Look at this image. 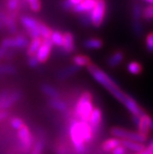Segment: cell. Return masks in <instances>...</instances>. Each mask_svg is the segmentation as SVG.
<instances>
[{"instance_id": "1", "label": "cell", "mask_w": 153, "mask_h": 154, "mask_svg": "<svg viewBox=\"0 0 153 154\" xmlns=\"http://www.w3.org/2000/svg\"><path fill=\"white\" fill-rule=\"evenodd\" d=\"M87 69H88L89 73L91 75V77L97 82L101 84V85L104 89H106L109 92H111V94H112L116 100H118L120 103H122L123 99L124 98L127 93H124L119 88L118 84L112 78L93 63H90V65H88Z\"/></svg>"}, {"instance_id": "2", "label": "cell", "mask_w": 153, "mask_h": 154, "mask_svg": "<svg viewBox=\"0 0 153 154\" xmlns=\"http://www.w3.org/2000/svg\"><path fill=\"white\" fill-rule=\"evenodd\" d=\"M93 103H92V94L90 91L82 92L78 99L74 110L72 112L73 118L88 122V119L93 110Z\"/></svg>"}, {"instance_id": "3", "label": "cell", "mask_w": 153, "mask_h": 154, "mask_svg": "<svg viewBox=\"0 0 153 154\" xmlns=\"http://www.w3.org/2000/svg\"><path fill=\"white\" fill-rule=\"evenodd\" d=\"M69 136H70V140L74 148V151L78 154H85L87 151V147L80 131L79 120L75 118H71L69 120Z\"/></svg>"}, {"instance_id": "4", "label": "cell", "mask_w": 153, "mask_h": 154, "mask_svg": "<svg viewBox=\"0 0 153 154\" xmlns=\"http://www.w3.org/2000/svg\"><path fill=\"white\" fill-rule=\"evenodd\" d=\"M110 132L114 137L119 138L120 140H130L139 143H144L147 140V136L137 131H130L119 127L112 128Z\"/></svg>"}, {"instance_id": "5", "label": "cell", "mask_w": 153, "mask_h": 154, "mask_svg": "<svg viewBox=\"0 0 153 154\" xmlns=\"http://www.w3.org/2000/svg\"><path fill=\"white\" fill-rule=\"evenodd\" d=\"M18 139L21 151L24 154L30 153L33 145V138L30 128L26 125H22L18 130Z\"/></svg>"}, {"instance_id": "6", "label": "cell", "mask_w": 153, "mask_h": 154, "mask_svg": "<svg viewBox=\"0 0 153 154\" xmlns=\"http://www.w3.org/2000/svg\"><path fill=\"white\" fill-rule=\"evenodd\" d=\"M106 13V3L105 0H96V4L92 10L90 12V23L92 26L98 28L100 27L104 20Z\"/></svg>"}, {"instance_id": "7", "label": "cell", "mask_w": 153, "mask_h": 154, "mask_svg": "<svg viewBox=\"0 0 153 154\" xmlns=\"http://www.w3.org/2000/svg\"><path fill=\"white\" fill-rule=\"evenodd\" d=\"M21 25L24 27V29L27 32V34L29 35L32 39L34 38H39L40 32H39V22L37 20L34 18L28 16V15H21L19 18Z\"/></svg>"}, {"instance_id": "8", "label": "cell", "mask_w": 153, "mask_h": 154, "mask_svg": "<svg viewBox=\"0 0 153 154\" xmlns=\"http://www.w3.org/2000/svg\"><path fill=\"white\" fill-rule=\"evenodd\" d=\"M22 93L20 91H4L0 92V110H5L11 107L20 100Z\"/></svg>"}, {"instance_id": "9", "label": "cell", "mask_w": 153, "mask_h": 154, "mask_svg": "<svg viewBox=\"0 0 153 154\" xmlns=\"http://www.w3.org/2000/svg\"><path fill=\"white\" fill-rule=\"evenodd\" d=\"M102 122H103L102 110L99 107H94L88 119V124L94 136L95 134H97L100 131L101 127H102Z\"/></svg>"}, {"instance_id": "10", "label": "cell", "mask_w": 153, "mask_h": 154, "mask_svg": "<svg viewBox=\"0 0 153 154\" xmlns=\"http://www.w3.org/2000/svg\"><path fill=\"white\" fill-rule=\"evenodd\" d=\"M52 47H53V44H52L50 38L43 39V42H41V44L35 54L39 63H44L48 59L49 55L51 54Z\"/></svg>"}, {"instance_id": "11", "label": "cell", "mask_w": 153, "mask_h": 154, "mask_svg": "<svg viewBox=\"0 0 153 154\" xmlns=\"http://www.w3.org/2000/svg\"><path fill=\"white\" fill-rule=\"evenodd\" d=\"M122 103L126 106V108L130 112V114L132 116H141L145 114V111L137 104L136 100L128 94H126L124 98L122 101Z\"/></svg>"}, {"instance_id": "12", "label": "cell", "mask_w": 153, "mask_h": 154, "mask_svg": "<svg viewBox=\"0 0 153 154\" xmlns=\"http://www.w3.org/2000/svg\"><path fill=\"white\" fill-rule=\"evenodd\" d=\"M96 4V0H83V1L73 7L72 11L76 14H83L90 12Z\"/></svg>"}, {"instance_id": "13", "label": "cell", "mask_w": 153, "mask_h": 154, "mask_svg": "<svg viewBox=\"0 0 153 154\" xmlns=\"http://www.w3.org/2000/svg\"><path fill=\"white\" fill-rule=\"evenodd\" d=\"M79 70V67H78L77 66L75 65H69L62 69H60V70L57 72V79L59 80H64V79H66L68 78L72 77L73 75H75L77 72H78Z\"/></svg>"}, {"instance_id": "14", "label": "cell", "mask_w": 153, "mask_h": 154, "mask_svg": "<svg viewBox=\"0 0 153 154\" xmlns=\"http://www.w3.org/2000/svg\"><path fill=\"white\" fill-rule=\"evenodd\" d=\"M62 48L65 53L70 54L75 50V43H74V35L66 32L64 33V41H63V45Z\"/></svg>"}, {"instance_id": "15", "label": "cell", "mask_w": 153, "mask_h": 154, "mask_svg": "<svg viewBox=\"0 0 153 154\" xmlns=\"http://www.w3.org/2000/svg\"><path fill=\"white\" fill-rule=\"evenodd\" d=\"M44 144H45V138L44 136V132L40 131L37 136V140L33 143L30 154H41L44 149Z\"/></svg>"}, {"instance_id": "16", "label": "cell", "mask_w": 153, "mask_h": 154, "mask_svg": "<svg viewBox=\"0 0 153 154\" xmlns=\"http://www.w3.org/2000/svg\"><path fill=\"white\" fill-rule=\"evenodd\" d=\"M41 91L44 95H46L49 99H57V98H59V96H60L59 91L54 87H53L52 85L47 84V83L41 84Z\"/></svg>"}, {"instance_id": "17", "label": "cell", "mask_w": 153, "mask_h": 154, "mask_svg": "<svg viewBox=\"0 0 153 154\" xmlns=\"http://www.w3.org/2000/svg\"><path fill=\"white\" fill-rule=\"evenodd\" d=\"M41 42H43V39H41V37L39 38H34V39H32L31 43L29 44V45H28L27 49H26V54L28 57H33V55L36 54Z\"/></svg>"}, {"instance_id": "18", "label": "cell", "mask_w": 153, "mask_h": 154, "mask_svg": "<svg viewBox=\"0 0 153 154\" xmlns=\"http://www.w3.org/2000/svg\"><path fill=\"white\" fill-rule=\"evenodd\" d=\"M148 115L145 113L143 116L139 117V120H138L137 124L136 125L137 128V132H139L145 136H148L149 132V128L148 125Z\"/></svg>"}, {"instance_id": "19", "label": "cell", "mask_w": 153, "mask_h": 154, "mask_svg": "<svg viewBox=\"0 0 153 154\" xmlns=\"http://www.w3.org/2000/svg\"><path fill=\"white\" fill-rule=\"evenodd\" d=\"M122 146H124L127 149L132 150L134 152H139L142 151L143 149H146L145 145L143 143L139 142H135V141H130V140H121Z\"/></svg>"}, {"instance_id": "20", "label": "cell", "mask_w": 153, "mask_h": 154, "mask_svg": "<svg viewBox=\"0 0 153 154\" xmlns=\"http://www.w3.org/2000/svg\"><path fill=\"white\" fill-rule=\"evenodd\" d=\"M48 104L51 108L59 111V112H66L67 111V103L61 100L60 98H57V99H49Z\"/></svg>"}, {"instance_id": "21", "label": "cell", "mask_w": 153, "mask_h": 154, "mask_svg": "<svg viewBox=\"0 0 153 154\" xmlns=\"http://www.w3.org/2000/svg\"><path fill=\"white\" fill-rule=\"evenodd\" d=\"M120 145H121V140L119 138L111 137V138L106 139V140L103 143L102 149H103V151L109 152V151H112L114 149H115L116 147H118Z\"/></svg>"}, {"instance_id": "22", "label": "cell", "mask_w": 153, "mask_h": 154, "mask_svg": "<svg viewBox=\"0 0 153 154\" xmlns=\"http://www.w3.org/2000/svg\"><path fill=\"white\" fill-rule=\"evenodd\" d=\"M124 59V53L122 51H116L111 54L107 60V64L110 67H116Z\"/></svg>"}, {"instance_id": "23", "label": "cell", "mask_w": 153, "mask_h": 154, "mask_svg": "<svg viewBox=\"0 0 153 154\" xmlns=\"http://www.w3.org/2000/svg\"><path fill=\"white\" fill-rule=\"evenodd\" d=\"M72 62H73V65L77 66L78 67H82V66H88V65H90L91 62H90V59L88 55H85V54H76L72 58Z\"/></svg>"}, {"instance_id": "24", "label": "cell", "mask_w": 153, "mask_h": 154, "mask_svg": "<svg viewBox=\"0 0 153 154\" xmlns=\"http://www.w3.org/2000/svg\"><path fill=\"white\" fill-rule=\"evenodd\" d=\"M103 45V41L99 38H89L83 42V46L87 49H100Z\"/></svg>"}, {"instance_id": "25", "label": "cell", "mask_w": 153, "mask_h": 154, "mask_svg": "<svg viewBox=\"0 0 153 154\" xmlns=\"http://www.w3.org/2000/svg\"><path fill=\"white\" fill-rule=\"evenodd\" d=\"M50 40L52 42L53 45H55L57 47H62L63 41H64V33H62L59 31H52Z\"/></svg>"}, {"instance_id": "26", "label": "cell", "mask_w": 153, "mask_h": 154, "mask_svg": "<svg viewBox=\"0 0 153 154\" xmlns=\"http://www.w3.org/2000/svg\"><path fill=\"white\" fill-rule=\"evenodd\" d=\"M15 38V48L16 49H23L27 48L29 45V39L23 34H18L14 36Z\"/></svg>"}, {"instance_id": "27", "label": "cell", "mask_w": 153, "mask_h": 154, "mask_svg": "<svg viewBox=\"0 0 153 154\" xmlns=\"http://www.w3.org/2000/svg\"><path fill=\"white\" fill-rule=\"evenodd\" d=\"M127 70L132 75H138L142 71V66L140 63L132 61L127 64Z\"/></svg>"}, {"instance_id": "28", "label": "cell", "mask_w": 153, "mask_h": 154, "mask_svg": "<svg viewBox=\"0 0 153 154\" xmlns=\"http://www.w3.org/2000/svg\"><path fill=\"white\" fill-rule=\"evenodd\" d=\"M39 32L41 39H49L52 33V30L44 23L39 22Z\"/></svg>"}, {"instance_id": "29", "label": "cell", "mask_w": 153, "mask_h": 154, "mask_svg": "<svg viewBox=\"0 0 153 154\" xmlns=\"http://www.w3.org/2000/svg\"><path fill=\"white\" fill-rule=\"evenodd\" d=\"M142 8L138 4H135L131 10V16H132V21H138L140 20V18L142 16Z\"/></svg>"}, {"instance_id": "30", "label": "cell", "mask_w": 153, "mask_h": 154, "mask_svg": "<svg viewBox=\"0 0 153 154\" xmlns=\"http://www.w3.org/2000/svg\"><path fill=\"white\" fill-rule=\"evenodd\" d=\"M17 72L16 66L12 65H0V76L1 75H10Z\"/></svg>"}, {"instance_id": "31", "label": "cell", "mask_w": 153, "mask_h": 154, "mask_svg": "<svg viewBox=\"0 0 153 154\" xmlns=\"http://www.w3.org/2000/svg\"><path fill=\"white\" fill-rule=\"evenodd\" d=\"M28 3V7H29L32 11L38 12L41 8V4L40 0H26Z\"/></svg>"}, {"instance_id": "32", "label": "cell", "mask_w": 153, "mask_h": 154, "mask_svg": "<svg viewBox=\"0 0 153 154\" xmlns=\"http://www.w3.org/2000/svg\"><path fill=\"white\" fill-rule=\"evenodd\" d=\"M25 124H24L23 120L21 118H20V117H13L10 120V125H11V128H14V129L19 130Z\"/></svg>"}, {"instance_id": "33", "label": "cell", "mask_w": 153, "mask_h": 154, "mask_svg": "<svg viewBox=\"0 0 153 154\" xmlns=\"http://www.w3.org/2000/svg\"><path fill=\"white\" fill-rule=\"evenodd\" d=\"M132 29L136 35H141L143 32V26L141 21H132Z\"/></svg>"}, {"instance_id": "34", "label": "cell", "mask_w": 153, "mask_h": 154, "mask_svg": "<svg viewBox=\"0 0 153 154\" xmlns=\"http://www.w3.org/2000/svg\"><path fill=\"white\" fill-rule=\"evenodd\" d=\"M55 154H71V153H70V151H69V149L65 142H60L57 146Z\"/></svg>"}, {"instance_id": "35", "label": "cell", "mask_w": 153, "mask_h": 154, "mask_svg": "<svg viewBox=\"0 0 153 154\" xmlns=\"http://www.w3.org/2000/svg\"><path fill=\"white\" fill-rule=\"evenodd\" d=\"M146 48L149 53H153V32H149L146 37Z\"/></svg>"}, {"instance_id": "36", "label": "cell", "mask_w": 153, "mask_h": 154, "mask_svg": "<svg viewBox=\"0 0 153 154\" xmlns=\"http://www.w3.org/2000/svg\"><path fill=\"white\" fill-rule=\"evenodd\" d=\"M79 20H80V22H81V24L83 26H86V27L90 26L91 24L90 23V12L80 14Z\"/></svg>"}, {"instance_id": "37", "label": "cell", "mask_w": 153, "mask_h": 154, "mask_svg": "<svg viewBox=\"0 0 153 154\" xmlns=\"http://www.w3.org/2000/svg\"><path fill=\"white\" fill-rule=\"evenodd\" d=\"M142 16H143L144 19H146V20L153 19V5H152V6H148V7H147V8H145L143 9Z\"/></svg>"}, {"instance_id": "38", "label": "cell", "mask_w": 153, "mask_h": 154, "mask_svg": "<svg viewBox=\"0 0 153 154\" xmlns=\"http://www.w3.org/2000/svg\"><path fill=\"white\" fill-rule=\"evenodd\" d=\"M27 63H28V66H29L30 67H32V68L38 66V65L40 64L39 61H38V59H37V57H36V55H33V57H28Z\"/></svg>"}, {"instance_id": "39", "label": "cell", "mask_w": 153, "mask_h": 154, "mask_svg": "<svg viewBox=\"0 0 153 154\" xmlns=\"http://www.w3.org/2000/svg\"><path fill=\"white\" fill-rule=\"evenodd\" d=\"M113 154H127V149L124 146H122V144L118 147H116L115 149H114L112 150Z\"/></svg>"}, {"instance_id": "40", "label": "cell", "mask_w": 153, "mask_h": 154, "mask_svg": "<svg viewBox=\"0 0 153 154\" xmlns=\"http://www.w3.org/2000/svg\"><path fill=\"white\" fill-rule=\"evenodd\" d=\"M16 55V50L15 49H8L7 52H6V54H5V57L4 59H12Z\"/></svg>"}, {"instance_id": "41", "label": "cell", "mask_w": 153, "mask_h": 154, "mask_svg": "<svg viewBox=\"0 0 153 154\" xmlns=\"http://www.w3.org/2000/svg\"><path fill=\"white\" fill-rule=\"evenodd\" d=\"M61 6L65 10H72V8H73V6L71 5V3L69 2L68 0H63Z\"/></svg>"}, {"instance_id": "42", "label": "cell", "mask_w": 153, "mask_h": 154, "mask_svg": "<svg viewBox=\"0 0 153 154\" xmlns=\"http://www.w3.org/2000/svg\"><path fill=\"white\" fill-rule=\"evenodd\" d=\"M7 48H5V47H3V46H1L0 45V60H2V59H4V57H5V54H6V52H7Z\"/></svg>"}, {"instance_id": "43", "label": "cell", "mask_w": 153, "mask_h": 154, "mask_svg": "<svg viewBox=\"0 0 153 154\" xmlns=\"http://www.w3.org/2000/svg\"><path fill=\"white\" fill-rule=\"evenodd\" d=\"M8 116V113L5 110H0V121L4 120L5 118H7V116Z\"/></svg>"}, {"instance_id": "44", "label": "cell", "mask_w": 153, "mask_h": 154, "mask_svg": "<svg viewBox=\"0 0 153 154\" xmlns=\"http://www.w3.org/2000/svg\"><path fill=\"white\" fill-rule=\"evenodd\" d=\"M136 154H152V151H151V150H150V149L148 147V148H146L145 149H143L142 151L136 152Z\"/></svg>"}, {"instance_id": "45", "label": "cell", "mask_w": 153, "mask_h": 154, "mask_svg": "<svg viewBox=\"0 0 153 154\" xmlns=\"http://www.w3.org/2000/svg\"><path fill=\"white\" fill-rule=\"evenodd\" d=\"M148 128H149V130H152L153 131V119L148 116Z\"/></svg>"}, {"instance_id": "46", "label": "cell", "mask_w": 153, "mask_h": 154, "mask_svg": "<svg viewBox=\"0 0 153 154\" xmlns=\"http://www.w3.org/2000/svg\"><path fill=\"white\" fill-rule=\"evenodd\" d=\"M69 2L71 3V5L74 7V6H76V5H78V4H79V3H81L83 0H68Z\"/></svg>"}, {"instance_id": "47", "label": "cell", "mask_w": 153, "mask_h": 154, "mask_svg": "<svg viewBox=\"0 0 153 154\" xmlns=\"http://www.w3.org/2000/svg\"><path fill=\"white\" fill-rule=\"evenodd\" d=\"M148 148L150 149V150L152 151V153H153V140L150 142V144H149V146H148Z\"/></svg>"}, {"instance_id": "48", "label": "cell", "mask_w": 153, "mask_h": 154, "mask_svg": "<svg viewBox=\"0 0 153 154\" xmlns=\"http://www.w3.org/2000/svg\"><path fill=\"white\" fill-rule=\"evenodd\" d=\"M3 28H4V26H3V24L1 23V21H0V30H2Z\"/></svg>"}, {"instance_id": "49", "label": "cell", "mask_w": 153, "mask_h": 154, "mask_svg": "<svg viewBox=\"0 0 153 154\" xmlns=\"http://www.w3.org/2000/svg\"><path fill=\"white\" fill-rule=\"evenodd\" d=\"M145 1H147V2H148V3L153 4V0H145Z\"/></svg>"}, {"instance_id": "50", "label": "cell", "mask_w": 153, "mask_h": 154, "mask_svg": "<svg viewBox=\"0 0 153 154\" xmlns=\"http://www.w3.org/2000/svg\"><path fill=\"white\" fill-rule=\"evenodd\" d=\"M152 154H153V153H152Z\"/></svg>"}]
</instances>
